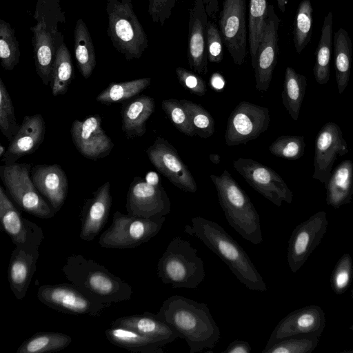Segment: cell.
Returning a JSON list of instances; mask_svg holds the SVG:
<instances>
[{
	"label": "cell",
	"mask_w": 353,
	"mask_h": 353,
	"mask_svg": "<svg viewBox=\"0 0 353 353\" xmlns=\"http://www.w3.org/2000/svg\"><path fill=\"white\" fill-rule=\"evenodd\" d=\"M153 315L178 331L187 342L190 353L212 349L221 332L208 305L181 295L165 299Z\"/></svg>",
	"instance_id": "cell-1"
},
{
	"label": "cell",
	"mask_w": 353,
	"mask_h": 353,
	"mask_svg": "<svg viewBox=\"0 0 353 353\" xmlns=\"http://www.w3.org/2000/svg\"><path fill=\"white\" fill-rule=\"evenodd\" d=\"M191 221V225L185 226V233L200 239L249 290L261 292L268 290L248 254L220 225L201 216L193 217Z\"/></svg>",
	"instance_id": "cell-2"
},
{
	"label": "cell",
	"mask_w": 353,
	"mask_h": 353,
	"mask_svg": "<svg viewBox=\"0 0 353 353\" xmlns=\"http://www.w3.org/2000/svg\"><path fill=\"white\" fill-rule=\"evenodd\" d=\"M61 270L70 283L88 296L108 307L132 298V288L128 283L104 265L82 254L68 256Z\"/></svg>",
	"instance_id": "cell-3"
},
{
	"label": "cell",
	"mask_w": 353,
	"mask_h": 353,
	"mask_svg": "<svg viewBox=\"0 0 353 353\" xmlns=\"http://www.w3.org/2000/svg\"><path fill=\"white\" fill-rule=\"evenodd\" d=\"M210 177L230 225L244 239L254 245L261 243L260 217L248 194L227 170L219 176L211 174Z\"/></svg>",
	"instance_id": "cell-4"
},
{
	"label": "cell",
	"mask_w": 353,
	"mask_h": 353,
	"mask_svg": "<svg viewBox=\"0 0 353 353\" xmlns=\"http://www.w3.org/2000/svg\"><path fill=\"white\" fill-rule=\"evenodd\" d=\"M33 18L36 24L30 29L36 72L43 84L48 85L52 81L57 39L61 34L58 24L65 23L61 0H37Z\"/></svg>",
	"instance_id": "cell-5"
},
{
	"label": "cell",
	"mask_w": 353,
	"mask_h": 353,
	"mask_svg": "<svg viewBox=\"0 0 353 353\" xmlns=\"http://www.w3.org/2000/svg\"><path fill=\"white\" fill-rule=\"evenodd\" d=\"M157 275L174 288L196 289L205 276L204 263L189 241L176 236L159 259Z\"/></svg>",
	"instance_id": "cell-6"
},
{
	"label": "cell",
	"mask_w": 353,
	"mask_h": 353,
	"mask_svg": "<svg viewBox=\"0 0 353 353\" xmlns=\"http://www.w3.org/2000/svg\"><path fill=\"white\" fill-rule=\"evenodd\" d=\"M105 2L107 34L112 46L128 61L139 59L148 47V39L134 12L132 0Z\"/></svg>",
	"instance_id": "cell-7"
},
{
	"label": "cell",
	"mask_w": 353,
	"mask_h": 353,
	"mask_svg": "<svg viewBox=\"0 0 353 353\" xmlns=\"http://www.w3.org/2000/svg\"><path fill=\"white\" fill-rule=\"evenodd\" d=\"M165 216L146 219L116 211L111 225L99 236V245L105 248H134L149 241L161 229Z\"/></svg>",
	"instance_id": "cell-8"
},
{
	"label": "cell",
	"mask_w": 353,
	"mask_h": 353,
	"mask_svg": "<svg viewBox=\"0 0 353 353\" xmlns=\"http://www.w3.org/2000/svg\"><path fill=\"white\" fill-rule=\"evenodd\" d=\"M31 170V164L27 163L2 165L0 177L13 201L23 210L38 218L50 219L56 212L34 186Z\"/></svg>",
	"instance_id": "cell-9"
},
{
	"label": "cell",
	"mask_w": 353,
	"mask_h": 353,
	"mask_svg": "<svg viewBox=\"0 0 353 353\" xmlns=\"http://www.w3.org/2000/svg\"><path fill=\"white\" fill-rule=\"evenodd\" d=\"M234 168L256 192L278 207L291 203L293 193L283 179L273 169L252 159L239 157Z\"/></svg>",
	"instance_id": "cell-10"
},
{
	"label": "cell",
	"mask_w": 353,
	"mask_h": 353,
	"mask_svg": "<svg viewBox=\"0 0 353 353\" xmlns=\"http://www.w3.org/2000/svg\"><path fill=\"white\" fill-rule=\"evenodd\" d=\"M37 298L50 308L74 315L99 316L108 307L88 296L72 283L41 285Z\"/></svg>",
	"instance_id": "cell-11"
},
{
	"label": "cell",
	"mask_w": 353,
	"mask_h": 353,
	"mask_svg": "<svg viewBox=\"0 0 353 353\" xmlns=\"http://www.w3.org/2000/svg\"><path fill=\"white\" fill-rule=\"evenodd\" d=\"M268 108L248 101H241L228 117L225 132L228 146L245 144L258 138L270 125Z\"/></svg>",
	"instance_id": "cell-12"
},
{
	"label": "cell",
	"mask_w": 353,
	"mask_h": 353,
	"mask_svg": "<svg viewBox=\"0 0 353 353\" xmlns=\"http://www.w3.org/2000/svg\"><path fill=\"white\" fill-rule=\"evenodd\" d=\"M125 208L130 215L157 219L169 214L171 203L161 183L135 176L128 188Z\"/></svg>",
	"instance_id": "cell-13"
},
{
	"label": "cell",
	"mask_w": 353,
	"mask_h": 353,
	"mask_svg": "<svg viewBox=\"0 0 353 353\" xmlns=\"http://www.w3.org/2000/svg\"><path fill=\"white\" fill-rule=\"evenodd\" d=\"M219 26L223 43L234 63L242 65L247 54L245 0H223Z\"/></svg>",
	"instance_id": "cell-14"
},
{
	"label": "cell",
	"mask_w": 353,
	"mask_h": 353,
	"mask_svg": "<svg viewBox=\"0 0 353 353\" xmlns=\"http://www.w3.org/2000/svg\"><path fill=\"white\" fill-rule=\"evenodd\" d=\"M327 214L319 211L299 224L288 241L287 259L293 273L304 265L327 231Z\"/></svg>",
	"instance_id": "cell-15"
},
{
	"label": "cell",
	"mask_w": 353,
	"mask_h": 353,
	"mask_svg": "<svg viewBox=\"0 0 353 353\" xmlns=\"http://www.w3.org/2000/svg\"><path fill=\"white\" fill-rule=\"evenodd\" d=\"M153 166L174 186L184 192L195 193L197 185L176 148L166 139L158 137L146 150Z\"/></svg>",
	"instance_id": "cell-16"
},
{
	"label": "cell",
	"mask_w": 353,
	"mask_h": 353,
	"mask_svg": "<svg viewBox=\"0 0 353 353\" xmlns=\"http://www.w3.org/2000/svg\"><path fill=\"white\" fill-rule=\"evenodd\" d=\"M281 19L272 5H269L263 35L258 48L254 70L255 88L266 92L272 81L279 54V28Z\"/></svg>",
	"instance_id": "cell-17"
},
{
	"label": "cell",
	"mask_w": 353,
	"mask_h": 353,
	"mask_svg": "<svg viewBox=\"0 0 353 353\" xmlns=\"http://www.w3.org/2000/svg\"><path fill=\"white\" fill-rule=\"evenodd\" d=\"M348 152L349 148L340 127L334 122L324 124L315 140L312 178L325 184L338 157Z\"/></svg>",
	"instance_id": "cell-18"
},
{
	"label": "cell",
	"mask_w": 353,
	"mask_h": 353,
	"mask_svg": "<svg viewBox=\"0 0 353 353\" xmlns=\"http://www.w3.org/2000/svg\"><path fill=\"white\" fill-rule=\"evenodd\" d=\"M325 327V315L316 305L299 308L283 318L272 332L264 349L277 341L291 336L319 337Z\"/></svg>",
	"instance_id": "cell-19"
},
{
	"label": "cell",
	"mask_w": 353,
	"mask_h": 353,
	"mask_svg": "<svg viewBox=\"0 0 353 353\" xmlns=\"http://www.w3.org/2000/svg\"><path fill=\"white\" fill-rule=\"evenodd\" d=\"M101 117L98 114L81 121L74 120L71 126L72 142L78 152L85 158L96 161L108 156L113 148L112 139L101 126Z\"/></svg>",
	"instance_id": "cell-20"
},
{
	"label": "cell",
	"mask_w": 353,
	"mask_h": 353,
	"mask_svg": "<svg viewBox=\"0 0 353 353\" xmlns=\"http://www.w3.org/2000/svg\"><path fill=\"white\" fill-rule=\"evenodd\" d=\"M0 223L16 246L39 247L44 239L42 228L22 216L3 186L0 187Z\"/></svg>",
	"instance_id": "cell-21"
},
{
	"label": "cell",
	"mask_w": 353,
	"mask_h": 353,
	"mask_svg": "<svg viewBox=\"0 0 353 353\" xmlns=\"http://www.w3.org/2000/svg\"><path fill=\"white\" fill-rule=\"evenodd\" d=\"M208 18L203 0H194L189 16L188 61L190 68L194 72L203 75L208 72Z\"/></svg>",
	"instance_id": "cell-22"
},
{
	"label": "cell",
	"mask_w": 353,
	"mask_h": 353,
	"mask_svg": "<svg viewBox=\"0 0 353 353\" xmlns=\"http://www.w3.org/2000/svg\"><path fill=\"white\" fill-rule=\"evenodd\" d=\"M45 134L46 123L41 114L25 116L1 161L4 165H11L20 158L34 153L44 141Z\"/></svg>",
	"instance_id": "cell-23"
},
{
	"label": "cell",
	"mask_w": 353,
	"mask_h": 353,
	"mask_svg": "<svg viewBox=\"0 0 353 353\" xmlns=\"http://www.w3.org/2000/svg\"><path fill=\"white\" fill-rule=\"evenodd\" d=\"M30 177L53 210L59 211L68 192V178L62 168L58 164H37L32 168Z\"/></svg>",
	"instance_id": "cell-24"
},
{
	"label": "cell",
	"mask_w": 353,
	"mask_h": 353,
	"mask_svg": "<svg viewBox=\"0 0 353 353\" xmlns=\"http://www.w3.org/2000/svg\"><path fill=\"white\" fill-rule=\"evenodd\" d=\"M112 206L110 183L106 181L86 201L82 209L79 236L83 241H92L107 223Z\"/></svg>",
	"instance_id": "cell-25"
},
{
	"label": "cell",
	"mask_w": 353,
	"mask_h": 353,
	"mask_svg": "<svg viewBox=\"0 0 353 353\" xmlns=\"http://www.w3.org/2000/svg\"><path fill=\"white\" fill-rule=\"evenodd\" d=\"M39 247H19L13 250L8 269V279L15 298L23 299L36 270Z\"/></svg>",
	"instance_id": "cell-26"
},
{
	"label": "cell",
	"mask_w": 353,
	"mask_h": 353,
	"mask_svg": "<svg viewBox=\"0 0 353 353\" xmlns=\"http://www.w3.org/2000/svg\"><path fill=\"white\" fill-rule=\"evenodd\" d=\"M112 326L134 330L141 334L159 341L165 345L173 342L181 334L172 326L156 318L153 313L145 312L142 314H132L115 319Z\"/></svg>",
	"instance_id": "cell-27"
},
{
	"label": "cell",
	"mask_w": 353,
	"mask_h": 353,
	"mask_svg": "<svg viewBox=\"0 0 353 353\" xmlns=\"http://www.w3.org/2000/svg\"><path fill=\"white\" fill-rule=\"evenodd\" d=\"M154 109V100L148 95L123 101L121 112L122 131L129 138L143 136L147 130L146 123Z\"/></svg>",
	"instance_id": "cell-28"
},
{
	"label": "cell",
	"mask_w": 353,
	"mask_h": 353,
	"mask_svg": "<svg viewBox=\"0 0 353 353\" xmlns=\"http://www.w3.org/2000/svg\"><path fill=\"white\" fill-rule=\"evenodd\" d=\"M324 185L328 205L339 208L350 203L353 196V161L345 159L341 162Z\"/></svg>",
	"instance_id": "cell-29"
},
{
	"label": "cell",
	"mask_w": 353,
	"mask_h": 353,
	"mask_svg": "<svg viewBox=\"0 0 353 353\" xmlns=\"http://www.w3.org/2000/svg\"><path fill=\"white\" fill-rule=\"evenodd\" d=\"M107 339L112 344L131 352L141 353H163L165 345L134 330L112 326L105 331Z\"/></svg>",
	"instance_id": "cell-30"
},
{
	"label": "cell",
	"mask_w": 353,
	"mask_h": 353,
	"mask_svg": "<svg viewBox=\"0 0 353 353\" xmlns=\"http://www.w3.org/2000/svg\"><path fill=\"white\" fill-rule=\"evenodd\" d=\"M63 39L61 32L57 39L52 69L50 87L54 97L65 94L68 92L74 76L71 54Z\"/></svg>",
	"instance_id": "cell-31"
},
{
	"label": "cell",
	"mask_w": 353,
	"mask_h": 353,
	"mask_svg": "<svg viewBox=\"0 0 353 353\" xmlns=\"http://www.w3.org/2000/svg\"><path fill=\"white\" fill-rule=\"evenodd\" d=\"M74 52L81 74L85 79L90 78L96 66V54L90 32L82 19H79L74 26Z\"/></svg>",
	"instance_id": "cell-32"
},
{
	"label": "cell",
	"mask_w": 353,
	"mask_h": 353,
	"mask_svg": "<svg viewBox=\"0 0 353 353\" xmlns=\"http://www.w3.org/2000/svg\"><path fill=\"white\" fill-rule=\"evenodd\" d=\"M334 68L338 92L347 88L351 72L352 43L348 32L339 28L334 35Z\"/></svg>",
	"instance_id": "cell-33"
},
{
	"label": "cell",
	"mask_w": 353,
	"mask_h": 353,
	"mask_svg": "<svg viewBox=\"0 0 353 353\" xmlns=\"http://www.w3.org/2000/svg\"><path fill=\"white\" fill-rule=\"evenodd\" d=\"M332 24L333 14L332 11H329L323 20L313 68L315 80L320 85L326 84L330 79Z\"/></svg>",
	"instance_id": "cell-34"
},
{
	"label": "cell",
	"mask_w": 353,
	"mask_h": 353,
	"mask_svg": "<svg viewBox=\"0 0 353 353\" xmlns=\"http://www.w3.org/2000/svg\"><path fill=\"white\" fill-rule=\"evenodd\" d=\"M306 86L307 79L304 75L296 72L292 67L286 68L281 99L285 110L294 121L299 119Z\"/></svg>",
	"instance_id": "cell-35"
},
{
	"label": "cell",
	"mask_w": 353,
	"mask_h": 353,
	"mask_svg": "<svg viewBox=\"0 0 353 353\" xmlns=\"http://www.w3.org/2000/svg\"><path fill=\"white\" fill-rule=\"evenodd\" d=\"M151 81V78L144 77L119 83L112 82L97 96L96 101L104 105L123 102L139 94L150 86Z\"/></svg>",
	"instance_id": "cell-36"
},
{
	"label": "cell",
	"mask_w": 353,
	"mask_h": 353,
	"mask_svg": "<svg viewBox=\"0 0 353 353\" xmlns=\"http://www.w3.org/2000/svg\"><path fill=\"white\" fill-rule=\"evenodd\" d=\"M72 342V337L57 332H39L23 341L17 353H46L61 351Z\"/></svg>",
	"instance_id": "cell-37"
},
{
	"label": "cell",
	"mask_w": 353,
	"mask_h": 353,
	"mask_svg": "<svg viewBox=\"0 0 353 353\" xmlns=\"http://www.w3.org/2000/svg\"><path fill=\"white\" fill-rule=\"evenodd\" d=\"M268 6V0H250L249 2L248 40L253 69L255 67L256 53L263 35Z\"/></svg>",
	"instance_id": "cell-38"
},
{
	"label": "cell",
	"mask_w": 353,
	"mask_h": 353,
	"mask_svg": "<svg viewBox=\"0 0 353 353\" xmlns=\"http://www.w3.org/2000/svg\"><path fill=\"white\" fill-rule=\"evenodd\" d=\"M313 9L310 0H302L297 8L293 29V42L300 54L310 42L312 33Z\"/></svg>",
	"instance_id": "cell-39"
},
{
	"label": "cell",
	"mask_w": 353,
	"mask_h": 353,
	"mask_svg": "<svg viewBox=\"0 0 353 353\" xmlns=\"http://www.w3.org/2000/svg\"><path fill=\"white\" fill-rule=\"evenodd\" d=\"M19 45L11 25L0 19V60L6 70H12L19 61Z\"/></svg>",
	"instance_id": "cell-40"
},
{
	"label": "cell",
	"mask_w": 353,
	"mask_h": 353,
	"mask_svg": "<svg viewBox=\"0 0 353 353\" xmlns=\"http://www.w3.org/2000/svg\"><path fill=\"white\" fill-rule=\"evenodd\" d=\"M179 101L188 112L196 135L205 139L212 136L215 131L214 120L210 113L193 101L187 99H181Z\"/></svg>",
	"instance_id": "cell-41"
},
{
	"label": "cell",
	"mask_w": 353,
	"mask_h": 353,
	"mask_svg": "<svg viewBox=\"0 0 353 353\" xmlns=\"http://www.w3.org/2000/svg\"><path fill=\"white\" fill-rule=\"evenodd\" d=\"M304 137L300 135H281L269 147L273 155L288 160H297L305 152Z\"/></svg>",
	"instance_id": "cell-42"
},
{
	"label": "cell",
	"mask_w": 353,
	"mask_h": 353,
	"mask_svg": "<svg viewBox=\"0 0 353 353\" xmlns=\"http://www.w3.org/2000/svg\"><path fill=\"white\" fill-rule=\"evenodd\" d=\"M20 125L17 123L12 99L5 83L0 78V130L10 141L17 134Z\"/></svg>",
	"instance_id": "cell-43"
},
{
	"label": "cell",
	"mask_w": 353,
	"mask_h": 353,
	"mask_svg": "<svg viewBox=\"0 0 353 353\" xmlns=\"http://www.w3.org/2000/svg\"><path fill=\"white\" fill-rule=\"evenodd\" d=\"M319 343V337L296 336L281 339L262 353H311Z\"/></svg>",
	"instance_id": "cell-44"
},
{
	"label": "cell",
	"mask_w": 353,
	"mask_h": 353,
	"mask_svg": "<svg viewBox=\"0 0 353 353\" xmlns=\"http://www.w3.org/2000/svg\"><path fill=\"white\" fill-rule=\"evenodd\" d=\"M161 107L172 125L179 132L190 137L196 135L188 112L179 100L164 99L161 102Z\"/></svg>",
	"instance_id": "cell-45"
},
{
	"label": "cell",
	"mask_w": 353,
	"mask_h": 353,
	"mask_svg": "<svg viewBox=\"0 0 353 353\" xmlns=\"http://www.w3.org/2000/svg\"><path fill=\"white\" fill-rule=\"evenodd\" d=\"M353 279V262L350 254H344L338 261L331 274L332 289L342 294L349 288Z\"/></svg>",
	"instance_id": "cell-46"
},
{
	"label": "cell",
	"mask_w": 353,
	"mask_h": 353,
	"mask_svg": "<svg viewBox=\"0 0 353 353\" xmlns=\"http://www.w3.org/2000/svg\"><path fill=\"white\" fill-rule=\"evenodd\" d=\"M223 39L219 28L212 21H208L206 50L211 63H220L223 59Z\"/></svg>",
	"instance_id": "cell-47"
},
{
	"label": "cell",
	"mask_w": 353,
	"mask_h": 353,
	"mask_svg": "<svg viewBox=\"0 0 353 353\" xmlns=\"http://www.w3.org/2000/svg\"><path fill=\"white\" fill-rule=\"evenodd\" d=\"M175 72L179 83L183 88L199 97L205 94L206 84L199 74L182 67H177Z\"/></svg>",
	"instance_id": "cell-48"
},
{
	"label": "cell",
	"mask_w": 353,
	"mask_h": 353,
	"mask_svg": "<svg viewBox=\"0 0 353 353\" xmlns=\"http://www.w3.org/2000/svg\"><path fill=\"white\" fill-rule=\"evenodd\" d=\"M179 0H148V13L154 23L163 26Z\"/></svg>",
	"instance_id": "cell-49"
},
{
	"label": "cell",
	"mask_w": 353,
	"mask_h": 353,
	"mask_svg": "<svg viewBox=\"0 0 353 353\" xmlns=\"http://www.w3.org/2000/svg\"><path fill=\"white\" fill-rule=\"evenodd\" d=\"M251 351V346L248 341L234 340L222 353H250Z\"/></svg>",
	"instance_id": "cell-50"
},
{
	"label": "cell",
	"mask_w": 353,
	"mask_h": 353,
	"mask_svg": "<svg viewBox=\"0 0 353 353\" xmlns=\"http://www.w3.org/2000/svg\"><path fill=\"white\" fill-rule=\"evenodd\" d=\"M222 0H203L206 12L209 17L215 19L219 10V3Z\"/></svg>",
	"instance_id": "cell-51"
},
{
	"label": "cell",
	"mask_w": 353,
	"mask_h": 353,
	"mask_svg": "<svg viewBox=\"0 0 353 353\" xmlns=\"http://www.w3.org/2000/svg\"><path fill=\"white\" fill-rule=\"evenodd\" d=\"M210 85L216 92L221 91L225 86V80L219 72H215L210 77Z\"/></svg>",
	"instance_id": "cell-52"
},
{
	"label": "cell",
	"mask_w": 353,
	"mask_h": 353,
	"mask_svg": "<svg viewBox=\"0 0 353 353\" xmlns=\"http://www.w3.org/2000/svg\"><path fill=\"white\" fill-rule=\"evenodd\" d=\"M276 1H277V5H278L279 10L282 12H285V7L288 4V0H276Z\"/></svg>",
	"instance_id": "cell-53"
},
{
	"label": "cell",
	"mask_w": 353,
	"mask_h": 353,
	"mask_svg": "<svg viewBox=\"0 0 353 353\" xmlns=\"http://www.w3.org/2000/svg\"><path fill=\"white\" fill-rule=\"evenodd\" d=\"M210 159L214 164H218L220 162V157L217 154H210Z\"/></svg>",
	"instance_id": "cell-54"
},
{
	"label": "cell",
	"mask_w": 353,
	"mask_h": 353,
	"mask_svg": "<svg viewBox=\"0 0 353 353\" xmlns=\"http://www.w3.org/2000/svg\"><path fill=\"white\" fill-rule=\"evenodd\" d=\"M6 149L3 145H0V157L2 158L6 153Z\"/></svg>",
	"instance_id": "cell-55"
},
{
	"label": "cell",
	"mask_w": 353,
	"mask_h": 353,
	"mask_svg": "<svg viewBox=\"0 0 353 353\" xmlns=\"http://www.w3.org/2000/svg\"><path fill=\"white\" fill-rule=\"evenodd\" d=\"M350 329L353 331V324L350 327Z\"/></svg>",
	"instance_id": "cell-56"
},
{
	"label": "cell",
	"mask_w": 353,
	"mask_h": 353,
	"mask_svg": "<svg viewBox=\"0 0 353 353\" xmlns=\"http://www.w3.org/2000/svg\"><path fill=\"white\" fill-rule=\"evenodd\" d=\"M352 299H353V289L352 290Z\"/></svg>",
	"instance_id": "cell-57"
}]
</instances>
